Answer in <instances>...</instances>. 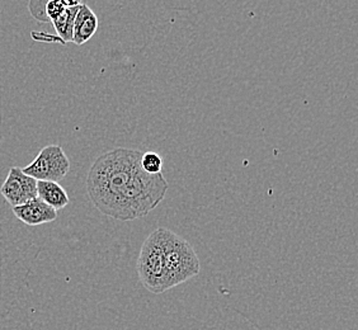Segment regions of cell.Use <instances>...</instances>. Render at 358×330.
Masks as SVG:
<instances>
[{"label": "cell", "mask_w": 358, "mask_h": 330, "mask_svg": "<svg viewBox=\"0 0 358 330\" xmlns=\"http://www.w3.org/2000/svg\"><path fill=\"white\" fill-rule=\"evenodd\" d=\"M143 152L115 148L101 154L87 175V192L99 213L120 221L148 216L164 200L169 185L162 173L141 166Z\"/></svg>", "instance_id": "obj_1"}, {"label": "cell", "mask_w": 358, "mask_h": 330, "mask_svg": "<svg viewBox=\"0 0 358 330\" xmlns=\"http://www.w3.org/2000/svg\"><path fill=\"white\" fill-rule=\"evenodd\" d=\"M168 289L200 273V259L192 245L172 230L160 227Z\"/></svg>", "instance_id": "obj_2"}, {"label": "cell", "mask_w": 358, "mask_h": 330, "mask_svg": "<svg viewBox=\"0 0 358 330\" xmlns=\"http://www.w3.org/2000/svg\"><path fill=\"white\" fill-rule=\"evenodd\" d=\"M136 269L140 282L149 292L159 295L168 291L160 227L154 230L144 241Z\"/></svg>", "instance_id": "obj_3"}, {"label": "cell", "mask_w": 358, "mask_h": 330, "mask_svg": "<svg viewBox=\"0 0 358 330\" xmlns=\"http://www.w3.org/2000/svg\"><path fill=\"white\" fill-rule=\"evenodd\" d=\"M22 171L36 180L59 182L70 172V160L60 145H48Z\"/></svg>", "instance_id": "obj_4"}, {"label": "cell", "mask_w": 358, "mask_h": 330, "mask_svg": "<svg viewBox=\"0 0 358 330\" xmlns=\"http://www.w3.org/2000/svg\"><path fill=\"white\" fill-rule=\"evenodd\" d=\"M0 194L10 206H21L37 197V180L27 175L22 168L12 166L0 187Z\"/></svg>", "instance_id": "obj_5"}, {"label": "cell", "mask_w": 358, "mask_h": 330, "mask_svg": "<svg viewBox=\"0 0 358 330\" xmlns=\"http://www.w3.org/2000/svg\"><path fill=\"white\" fill-rule=\"evenodd\" d=\"M13 213L18 220L28 227H40L56 220L57 211L36 197L21 206L13 207Z\"/></svg>", "instance_id": "obj_6"}, {"label": "cell", "mask_w": 358, "mask_h": 330, "mask_svg": "<svg viewBox=\"0 0 358 330\" xmlns=\"http://www.w3.org/2000/svg\"><path fill=\"white\" fill-rule=\"evenodd\" d=\"M99 26L96 14L87 4H80L74 21L71 42L76 46H82L96 35Z\"/></svg>", "instance_id": "obj_7"}, {"label": "cell", "mask_w": 358, "mask_h": 330, "mask_svg": "<svg viewBox=\"0 0 358 330\" xmlns=\"http://www.w3.org/2000/svg\"><path fill=\"white\" fill-rule=\"evenodd\" d=\"M37 197L56 211L65 208L70 202L68 193L59 185V182L37 180Z\"/></svg>", "instance_id": "obj_8"}, {"label": "cell", "mask_w": 358, "mask_h": 330, "mask_svg": "<svg viewBox=\"0 0 358 330\" xmlns=\"http://www.w3.org/2000/svg\"><path fill=\"white\" fill-rule=\"evenodd\" d=\"M78 9H79V6L74 8H65L62 14L51 21L52 26L55 28L56 34H57V38L60 40V43L62 45H66L71 42L73 27H74Z\"/></svg>", "instance_id": "obj_9"}, {"label": "cell", "mask_w": 358, "mask_h": 330, "mask_svg": "<svg viewBox=\"0 0 358 330\" xmlns=\"http://www.w3.org/2000/svg\"><path fill=\"white\" fill-rule=\"evenodd\" d=\"M141 166L145 172L149 173V174H159L163 169V159L158 152H143Z\"/></svg>", "instance_id": "obj_10"}, {"label": "cell", "mask_w": 358, "mask_h": 330, "mask_svg": "<svg viewBox=\"0 0 358 330\" xmlns=\"http://www.w3.org/2000/svg\"><path fill=\"white\" fill-rule=\"evenodd\" d=\"M45 10H46L48 21L51 22L52 20L57 18L60 14H62V12L65 10V7L62 6L60 0H48Z\"/></svg>", "instance_id": "obj_11"}, {"label": "cell", "mask_w": 358, "mask_h": 330, "mask_svg": "<svg viewBox=\"0 0 358 330\" xmlns=\"http://www.w3.org/2000/svg\"><path fill=\"white\" fill-rule=\"evenodd\" d=\"M60 1L65 8L78 7L82 4V0H60Z\"/></svg>", "instance_id": "obj_12"}]
</instances>
